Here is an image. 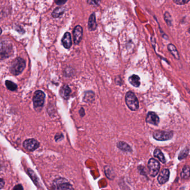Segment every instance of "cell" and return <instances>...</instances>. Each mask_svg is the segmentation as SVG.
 Masks as SVG:
<instances>
[{
	"mask_svg": "<svg viewBox=\"0 0 190 190\" xmlns=\"http://www.w3.org/2000/svg\"><path fill=\"white\" fill-rule=\"evenodd\" d=\"M71 93V89L68 85L62 86L60 89V95L65 100L68 99Z\"/></svg>",
	"mask_w": 190,
	"mask_h": 190,
	"instance_id": "7c38bea8",
	"label": "cell"
},
{
	"mask_svg": "<svg viewBox=\"0 0 190 190\" xmlns=\"http://www.w3.org/2000/svg\"><path fill=\"white\" fill-rule=\"evenodd\" d=\"M40 146L39 142L35 139H28L23 142V147L28 151H34Z\"/></svg>",
	"mask_w": 190,
	"mask_h": 190,
	"instance_id": "ba28073f",
	"label": "cell"
},
{
	"mask_svg": "<svg viewBox=\"0 0 190 190\" xmlns=\"http://www.w3.org/2000/svg\"><path fill=\"white\" fill-rule=\"evenodd\" d=\"M88 2L90 5L97 6L99 5V0H88Z\"/></svg>",
	"mask_w": 190,
	"mask_h": 190,
	"instance_id": "484cf974",
	"label": "cell"
},
{
	"mask_svg": "<svg viewBox=\"0 0 190 190\" xmlns=\"http://www.w3.org/2000/svg\"><path fill=\"white\" fill-rule=\"evenodd\" d=\"M153 155H154V157L157 158L163 163H165L166 162V160L164 157V154H163V153L160 149H158V148L155 149L154 153H153Z\"/></svg>",
	"mask_w": 190,
	"mask_h": 190,
	"instance_id": "e0dca14e",
	"label": "cell"
},
{
	"mask_svg": "<svg viewBox=\"0 0 190 190\" xmlns=\"http://www.w3.org/2000/svg\"><path fill=\"white\" fill-rule=\"evenodd\" d=\"M80 115L82 117L83 116L85 115V112H84V109L83 108H81V109L79 111Z\"/></svg>",
	"mask_w": 190,
	"mask_h": 190,
	"instance_id": "f546056e",
	"label": "cell"
},
{
	"mask_svg": "<svg viewBox=\"0 0 190 190\" xmlns=\"http://www.w3.org/2000/svg\"><path fill=\"white\" fill-rule=\"evenodd\" d=\"M125 100L126 104L129 109L132 111H136L138 109V100L134 92L131 91L127 92Z\"/></svg>",
	"mask_w": 190,
	"mask_h": 190,
	"instance_id": "3957f363",
	"label": "cell"
},
{
	"mask_svg": "<svg viewBox=\"0 0 190 190\" xmlns=\"http://www.w3.org/2000/svg\"><path fill=\"white\" fill-rule=\"evenodd\" d=\"M188 152H189V151L187 148L183 149L182 151L180 152V154L178 155V159L179 160H182V159H185V158H186L188 156Z\"/></svg>",
	"mask_w": 190,
	"mask_h": 190,
	"instance_id": "603a6c76",
	"label": "cell"
},
{
	"mask_svg": "<svg viewBox=\"0 0 190 190\" xmlns=\"http://www.w3.org/2000/svg\"><path fill=\"white\" fill-rule=\"evenodd\" d=\"M83 100L87 103H90L94 100V93L92 92H87L85 93Z\"/></svg>",
	"mask_w": 190,
	"mask_h": 190,
	"instance_id": "ffe728a7",
	"label": "cell"
},
{
	"mask_svg": "<svg viewBox=\"0 0 190 190\" xmlns=\"http://www.w3.org/2000/svg\"><path fill=\"white\" fill-rule=\"evenodd\" d=\"M12 52V45L6 41H2L1 43V56L2 59L10 57Z\"/></svg>",
	"mask_w": 190,
	"mask_h": 190,
	"instance_id": "5b68a950",
	"label": "cell"
},
{
	"mask_svg": "<svg viewBox=\"0 0 190 190\" xmlns=\"http://www.w3.org/2000/svg\"><path fill=\"white\" fill-rule=\"evenodd\" d=\"M170 171L168 169H164L162 170L161 172L159 173L158 177V181L160 184H164L169 180L170 178Z\"/></svg>",
	"mask_w": 190,
	"mask_h": 190,
	"instance_id": "8fae6325",
	"label": "cell"
},
{
	"mask_svg": "<svg viewBox=\"0 0 190 190\" xmlns=\"http://www.w3.org/2000/svg\"><path fill=\"white\" fill-rule=\"evenodd\" d=\"M62 43L63 44V46H64L66 49H69L72 45V36L71 34L67 32L65 33L62 39Z\"/></svg>",
	"mask_w": 190,
	"mask_h": 190,
	"instance_id": "4fadbf2b",
	"label": "cell"
},
{
	"mask_svg": "<svg viewBox=\"0 0 190 190\" xmlns=\"http://www.w3.org/2000/svg\"><path fill=\"white\" fill-rule=\"evenodd\" d=\"M129 82L134 87H139L141 85L140 78L137 75H133L129 78Z\"/></svg>",
	"mask_w": 190,
	"mask_h": 190,
	"instance_id": "9a60e30c",
	"label": "cell"
},
{
	"mask_svg": "<svg viewBox=\"0 0 190 190\" xmlns=\"http://www.w3.org/2000/svg\"><path fill=\"white\" fill-rule=\"evenodd\" d=\"M167 48H168V50L170 51V52L171 53L172 55L175 57V59H180L179 54H178V51H177L176 48L175 47L174 45H173V44H169V45H168V47H167Z\"/></svg>",
	"mask_w": 190,
	"mask_h": 190,
	"instance_id": "ac0fdd59",
	"label": "cell"
},
{
	"mask_svg": "<svg viewBox=\"0 0 190 190\" xmlns=\"http://www.w3.org/2000/svg\"><path fill=\"white\" fill-rule=\"evenodd\" d=\"M82 28L78 25L75 28L73 31V39L75 44H79L82 40Z\"/></svg>",
	"mask_w": 190,
	"mask_h": 190,
	"instance_id": "9c48e42d",
	"label": "cell"
},
{
	"mask_svg": "<svg viewBox=\"0 0 190 190\" xmlns=\"http://www.w3.org/2000/svg\"><path fill=\"white\" fill-rule=\"evenodd\" d=\"M148 167L149 169V175L152 177L157 176L159 172L160 164L157 160L154 158H151L148 163Z\"/></svg>",
	"mask_w": 190,
	"mask_h": 190,
	"instance_id": "52a82bcc",
	"label": "cell"
},
{
	"mask_svg": "<svg viewBox=\"0 0 190 190\" xmlns=\"http://www.w3.org/2000/svg\"><path fill=\"white\" fill-rule=\"evenodd\" d=\"M105 174H106L107 177H108L109 174H110V177H113V178H114V172H112V170H110L109 168H107V170L105 171ZM110 179H111V178H110Z\"/></svg>",
	"mask_w": 190,
	"mask_h": 190,
	"instance_id": "4316f807",
	"label": "cell"
},
{
	"mask_svg": "<svg viewBox=\"0 0 190 190\" xmlns=\"http://www.w3.org/2000/svg\"><path fill=\"white\" fill-rule=\"evenodd\" d=\"M67 0H56V3L58 5H62L67 2Z\"/></svg>",
	"mask_w": 190,
	"mask_h": 190,
	"instance_id": "83f0119b",
	"label": "cell"
},
{
	"mask_svg": "<svg viewBox=\"0 0 190 190\" xmlns=\"http://www.w3.org/2000/svg\"><path fill=\"white\" fill-rule=\"evenodd\" d=\"M181 176L183 179L187 180L190 177V167L188 166H185L183 168L182 171L181 173Z\"/></svg>",
	"mask_w": 190,
	"mask_h": 190,
	"instance_id": "d6986e66",
	"label": "cell"
},
{
	"mask_svg": "<svg viewBox=\"0 0 190 190\" xmlns=\"http://www.w3.org/2000/svg\"><path fill=\"white\" fill-rule=\"evenodd\" d=\"M175 3L177 5H184L189 2L190 0H173Z\"/></svg>",
	"mask_w": 190,
	"mask_h": 190,
	"instance_id": "d4e9b609",
	"label": "cell"
},
{
	"mask_svg": "<svg viewBox=\"0 0 190 190\" xmlns=\"http://www.w3.org/2000/svg\"><path fill=\"white\" fill-rule=\"evenodd\" d=\"M164 20L167 22V24L169 26H171L172 25V18H171V16L170 15V13L166 12V13H164Z\"/></svg>",
	"mask_w": 190,
	"mask_h": 190,
	"instance_id": "cb8c5ba5",
	"label": "cell"
},
{
	"mask_svg": "<svg viewBox=\"0 0 190 190\" xmlns=\"http://www.w3.org/2000/svg\"><path fill=\"white\" fill-rule=\"evenodd\" d=\"M64 8H58L54 11V12L52 13V16L55 18H59L60 16L62 15L64 12Z\"/></svg>",
	"mask_w": 190,
	"mask_h": 190,
	"instance_id": "44dd1931",
	"label": "cell"
},
{
	"mask_svg": "<svg viewBox=\"0 0 190 190\" xmlns=\"http://www.w3.org/2000/svg\"><path fill=\"white\" fill-rule=\"evenodd\" d=\"M188 32H189L190 33V28H188Z\"/></svg>",
	"mask_w": 190,
	"mask_h": 190,
	"instance_id": "1f68e13d",
	"label": "cell"
},
{
	"mask_svg": "<svg viewBox=\"0 0 190 190\" xmlns=\"http://www.w3.org/2000/svg\"><path fill=\"white\" fill-rule=\"evenodd\" d=\"M5 183V182H3L2 179H1V188H3V185Z\"/></svg>",
	"mask_w": 190,
	"mask_h": 190,
	"instance_id": "4dcf8cb0",
	"label": "cell"
},
{
	"mask_svg": "<svg viewBox=\"0 0 190 190\" xmlns=\"http://www.w3.org/2000/svg\"><path fill=\"white\" fill-rule=\"evenodd\" d=\"M52 188L54 190H72L73 188L64 178H58L53 181Z\"/></svg>",
	"mask_w": 190,
	"mask_h": 190,
	"instance_id": "277c9868",
	"label": "cell"
},
{
	"mask_svg": "<svg viewBox=\"0 0 190 190\" xmlns=\"http://www.w3.org/2000/svg\"><path fill=\"white\" fill-rule=\"evenodd\" d=\"M95 15L94 13H92L90 15V18H89V21H88V28L89 30L90 31H94L95 30L97 24L96 22V19H95Z\"/></svg>",
	"mask_w": 190,
	"mask_h": 190,
	"instance_id": "5bb4252c",
	"label": "cell"
},
{
	"mask_svg": "<svg viewBox=\"0 0 190 190\" xmlns=\"http://www.w3.org/2000/svg\"><path fill=\"white\" fill-rule=\"evenodd\" d=\"M173 132L170 131H156L153 134V136L155 139L159 141H164L170 140L173 137Z\"/></svg>",
	"mask_w": 190,
	"mask_h": 190,
	"instance_id": "8992f818",
	"label": "cell"
},
{
	"mask_svg": "<svg viewBox=\"0 0 190 190\" xmlns=\"http://www.w3.org/2000/svg\"><path fill=\"white\" fill-rule=\"evenodd\" d=\"M5 85L8 89L11 91H15L18 88V86L15 83H14L11 81H10V80L6 81Z\"/></svg>",
	"mask_w": 190,
	"mask_h": 190,
	"instance_id": "7402d4cb",
	"label": "cell"
},
{
	"mask_svg": "<svg viewBox=\"0 0 190 190\" xmlns=\"http://www.w3.org/2000/svg\"><path fill=\"white\" fill-rule=\"evenodd\" d=\"M45 95L41 90L36 91L33 97V108L38 112H40L45 103Z\"/></svg>",
	"mask_w": 190,
	"mask_h": 190,
	"instance_id": "7a4b0ae2",
	"label": "cell"
},
{
	"mask_svg": "<svg viewBox=\"0 0 190 190\" xmlns=\"http://www.w3.org/2000/svg\"><path fill=\"white\" fill-rule=\"evenodd\" d=\"M13 190H23V188L21 185H16L13 188Z\"/></svg>",
	"mask_w": 190,
	"mask_h": 190,
	"instance_id": "f1b7e54d",
	"label": "cell"
},
{
	"mask_svg": "<svg viewBox=\"0 0 190 190\" xmlns=\"http://www.w3.org/2000/svg\"><path fill=\"white\" fill-rule=\"evenodd\" d=\"M26 67V62L21 58H18L13 60L11 66L10 72L14 75H18L22 72Z\"/></svg>",
	"mask_w": 190,
	"mask_h": 190,
	"instance_id": "6da1fadb",
	"label": "cell"
},
{
	"mask_svg": "<svg viewBox=\"0 0 190 190\" xmlns=\"http://www.w3.org/2000/svg\"><path fill=\"white\" fill-rule=\"evenodd\" d=\"M117 147L118 148H119L123 151L127 152H131L132 151V149L130 146L124 142H119L117 143Z\"/></svg>",
	"mask_w": 190,
	"mask_h": 190,
	"instance_id": "2e32d148",
	"label": "cell"
},
{
	"mask_svg": "<svg viewBox=\"0 0 190 190\" xmlns=\"http://www.w3.org/2000/svg\"><path fill=\"white\" fill-rule=\"evenodd\" d=\"M146 122L154 126H158L159 123V117L156 113L150 112L147 116Z\"/></svg>",
	"mask_w": 190,
	"mask_h": 190,
	"instance_id": "30bf717a",
	"label": "cell"
}]
</instances>
